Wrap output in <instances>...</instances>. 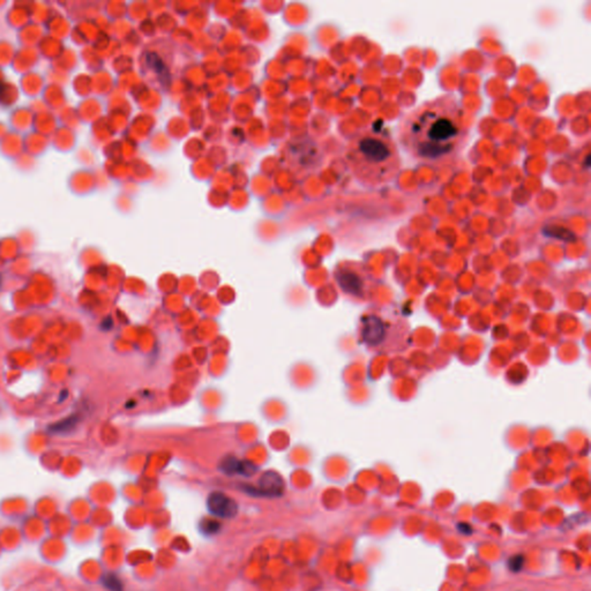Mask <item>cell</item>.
<instances>
[{
	"label": "cell",
	"mask_w": 591,
	"mask_h": 591,
	"mask_svg": "<svg viewBox=\"0 0 591 591\" xmlns=\"http://www.w3.org/2000/svg\"><path fill=\"white\" fill-rule=\"evenodd\" d=\"M464 131L460 105L452 95H445L423 103L406 114L400 126V138L415 158L438 162L456 153Z\"/></svg>",
	"instance_id": "obj_1"
},
{
	"label": "cell",
	"mask_w": 591,
	"mask_h": 591,
	"mask_svg": "<svg viewBox=\"0 0 591 591\" xmlns=\"http://www.w3.org/2000/svg\"><path fill=\"white\" fill-rule=\"evenodd\" d=\"M351 164L358 178L373 186L390 182L401 166L393 140L380 131L364 132L354 140Z\"/></svg>",
	"instance_id": "obj_2"
},
{
	"label": "cell",
	"mask_w": 591,
	"mask_h": 591,
	"mask_svg": "<svg viewBox=\"0 0 591 591\" xmlns=\"http://www.w3.org/2000/svg\"><path fill=\"white\" fill-rule=\"evenodd\" d=\"M207 507L210 514L220 519H232L238 513L237 502L222 492L209 494L207 498Z\"/></svg>",
	"instance_id": "obj_3"
},
{
	"label": "cell",
	"mask_w": 591,
	"mask_h": 591,
	"mask_svg": "<svg viewBox=\"0 0 591 591\" xmlns=\"http://www.w3.org/2000/svg\"><path fill=\"white\" fill-rule=\"evenodd\" d=\"M284 492V480L274 471H267L259 480V487L253 489L252 494L265 497H280Z\"/></svg>",
	"instance_id": "obj_4"
},
{
	"label": "cell",
	"mask_w": 591,
	"mask_h": 591,
	"mask_svg": "<svg viewBox=\"0 0 591 591\" xmlns=\"http://www.w3.org/2000/svg\"><path fill=\"white\" fill-rule=\"evenodd\" d=\"M386 330L381 319L376 316H367L363 320L361 336L368 345H376L385 337Z\"/></svg>",
	"instance_id": "obj_5"
},
{
	"label": "cell",
	"mask_w": 591,
	"mask_h": 591,
	"mask_svg": "<svg viewBox=\"0 0 591 591\" xmlns=\"http://www.w3.org/2000/svg\"><path fill=\"white\" fill-rule=\"evenodd\" d=\"M221 469L223 472L228 475H244L250 476L253 472H256V468L253 464L247 463V462L238 461L237 459H225L223 463L221 465Z\"/></svg>",
	"instance_id": "obj_6"
},
{
	"label": "cell",
	"mask_w": 591,
	"mask_h": 591,
	"mask_svg": "<svg viewBox=\"0 0 591 591\" xmlns=\"http://www.w3.org/2000/svg\"><path fill=\"white\" fill-rule=\"evenodd\" d=\"M339 286L345 293L356 295L361 289V283L359 277L353 273H341L337 277Z\"/></svg>",
	"instance_id": "obj_7"
},
{
	"label": "cell",
	"mask_w": 591,
	"mask_h": 591,
	"mask_svg": "<svg viewBox=\"0 0 591 591\" xmlns=\"http://www.w3.org/2000/svg\"><path fill=\"white\" fill-rule=\"evenodd\" d=\"M77 423H79V418H77L76 416H71V417H67V418L64 419V420H61V422L53 424L52 426L50 427V430L52 431L53 433L66 434L67 432L73 431L74 428H75Z\"/></svg>",
	"instance_id": "obj_8"
},
{
	"label": "cell",
	"mask_w": 591,
	"mask_h": 591,
	"mask_svg": "<svg viewBox=\"0 0 591 591\" xmlns=\"http://www.w3.org/2000/svg\"><path fill=\"white\" fill-rule=\"evenodd\" d=\"M200 530L202 534L207 536H213L217 534L221 529V523L215 519H203L200 522Z\"/></svg>",
	"instance_id": "obj_9"
},
{
	"label": "cell",
	"mask_w": 591,
	"mask_h": 591,
	"mask_svg": "<svg viewBox=\"0 0 591 591\" xmlns=\"http://www.w3.org/2000/svg\"><path fill=\"white\" fill-rule=\"evenodd\" d=\"M103 585L105 586V588L108 589L109 591H123L124 590V586H123V582L120 581V579L118 578L117 575L114 574H106L104 578H103Z\"/></svg>",
	"instance_id": "obj_10"
},
{
	"label": "cell",
	"mask_w": 591,
	"mask_h": 591,
	"mask_svg": "<svg viewBox=\"0 0 591 591\" xmlns=\"http://www.w3.org/2000/svg\"><path fill=\"white\" fill-rule=\"evenodd\" d=\"M523 564H524V558L522 556H515V557H513L511 560H509L508 567L512 572L517 573L522 570Z\"/></svg>",
	"instance_id": "obj_11"
},
{
	"label": "cell",
	"mask_w": 591,
	"mask_h": 591,
	"mask_svg": "<svg viewBox=\"0 0 591 591\" xmlns=\"http://www.w3.org/2000/svg\"><path fill=\"white\" fill-rule=\"evenodd\" d=\"M0 286H1V276H0Z\"/></svg>",
	"instance_id": "obj_12"
}]
</instances>
